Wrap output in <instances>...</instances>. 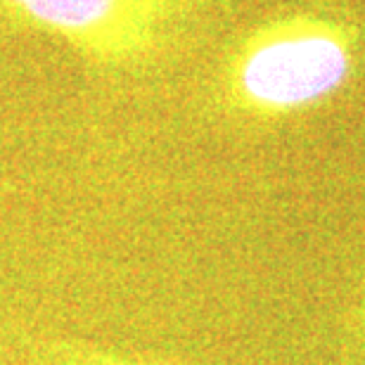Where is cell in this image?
I'll return each mask as SVG.
<instances>
[{
  "label": "cell",
  "mask_w": 365,
  "mask_h": 365,
  "mask_svg": "<svg viewBox=\"0 0 365 365\" xmlns=\"http://www.w3.org/2000/svg\"><path fill=\"white\" fill-rule=\"evenodd\" d=\"M41 356L46 365H169L138 359V356H126L112 351V349L78 344V341H53V344L41 349Z\"/></svg>",
  "instance_id": "3"
},
{
  "label": "cell",
  "mask_w": 365,
  "mask_h": 365,
  "mask_svg": "<svg viewBox=\"0 0 365 365\" xmlns=\"http://www.w3.org/2000/svg\"><path fill=\"white\" fill-rule=\"evenodd\" d=\"M351 74L346 43L318 24L280 21L254 31L223 71V98L237 112L277 116L325 100Z\"/></svg>",
  "instance_id": "2"
},
{
  "label": "cell",
  "mask_w": 365,
  "mask_h": 365,
  "mask_svg": "<svg viewBox=\"0 0 365 365\" xmlns=\"http://www.w3.org/2000/svg\"><path fill=\"white\" fill-rule=\"evenodd\" d=\"M209 0H0V31L62 41L98 74L150 69Z\"/></svg>",
  "instance_id": "1"
}]
</instances>
